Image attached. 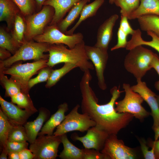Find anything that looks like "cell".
<instances>
[{
	"mask_svg": "<svg viewBox=\"0 0 159 159\" xmlns=\"http://www.w3.org/2000/svg\"><path fill=\"white\" fill-rule=\"evenodd\" d=\"M48 59H42L31 63L13 64L8 68H0V70L5 74L10 75V78L20 86L21 92L29 95L30 90L28 87L29 80L41 69L48 66Z\"/></svg>",
	"mask_w": 159,
	"mask_h": 159,
	"instance_id": "cell-5",
	"label": "cell"
},
{
	"mask_svg": "<svg viewBox=\"0 0 159 159\" xmlns=\"http://www.w3.org/2000/svg\"><path fill=\"white\" fill-rule=\"evenodd\" d=\"M129 51L125 59L124 67L137 80H141L152 68L151 63L155 53L142 45L137 46Z\"/></svg>",
	"mask_w": 159,
	"mask_h": 159,
	"instance_id": "cell-3",
	"label": "cell"
},
{
	"mask_svg": "<svg viewBox=\"0 0 159 159\" xmlns=\"http://www.w3.org/2000/svg\"><path fill=\"white\" fill-rule=\"evenodd\" d=\"M0 108L8 119L13 124L24 125L32 114L25 110H22L12 102H9L0 96Z\"/></svg>",
	"mask_w": 159,
	"mask_h": 159,
	"instance_id": "cell-15",
	"label": "cell"
},
{
	"mask_svg": "<svg viewBox=\"0 0 159 159\" xmlns=\"http://www.w3.org/2000/svg\"><path fill=\"white\" fill-rule=\"evenodd\" d=\"M152 68H153L159 76V57L155 54L151 63Z\"/></svg>",
	"mask_w": 159,
	"mask_h": 159,
	"instance_id": "cell-45",
	"label": "cell"
},
{
	"mask_svg": "<svg viewBox=\"0 0 159 159\" xmlns=\"http://www.w3.org/2000/svg\"><path fill=\"white\" fill-rule=\"evenodd\" d=\"M101 152L110 159H133L137 157L134 150L125 145L115 134L109 135Z\"/></svg>",
	"mask_w": 159,
	"mask_h": 159,
	"instance_id": "cell-11",
	"label": "cell"
},
{
	"mask_svg": "<svg viewBox=\"0 0 159 159\" xmlns=\"http://www.w3.org/2000/svg\"><path fill=\"white\" fill-rule=\"evenodd\" d=\"M38 111L39 115L35 120L32 121L27 122L24 125L26 131L28 141L30 144L35 141L44 123L50 117V112L47 108L42 107Z\"/></svg>",
	"mask_w": 159,
	"mask_h": 159,
	"instance_id": "cell-17",
	"label": "cell"
},
{
	"mask_svg": "<svg viewBox=\"0 0 159 159\" xmlns=\"http://www.w3.org/2000/svg\"><path fill=\"white\" fill-rule=\"evenodd\" d=\"M80 105H77L67 115L62 122L57 127L54 135L61 136L73 131L84 132L96 123L85 113L78 112Z\"/></svg>",
	"mask_w": 159,
	"mask_h": 159,
	"instance_id": "cell-8",
	"label": "cell"
},
{
	"mask_svg": "<svg viewBox=\"0 0 159 159\" xmlns=\"http://www.w3.org/2000/svg\"><path fill=\"white\" fill-rule=\"evenodd\" d=\"M127 35L120 28L117 32V41L116 44L112 47L111 50L112 51L119 48H126L127 43Z\"/></svg>",
	"mask_w": 159,
	"mask_h": 159,
	"instance_id": "cell-39",
	"label": "cell"
},
{
	"mask_svg": "<svg viewBox=\"0 0 159 159\" xmlns=\"http://www.w3.org/2000/svg\"><path fill=\"white\" fill-rule=\"evenodd\" d=\"M14 124L8 119L0 108V150L5 149L9 132Z\"/></svg>",
	"mask_w": 159,
	"mask_h": 159,
	"instance_id": "cell-28",
	"label": "cell"
},
{
	"mask_svg": "<svg viewBox=\"0 0 159 159\" xmlns=\"http://www.w3.org/2000/svg\"><path fill=\"white\" fill-rule=\"evenodd\" d=\"M118 18L117 14H113L100 25L98 29L95 46L107 51L112 36L113 28Z\"/></svg>",
	"mask_w": 159,
	"mask_h": 159,
	"instance_id": "cell-16",
	"label": "cell"
},
{
	"mask_svg": "<svg viewBox=\"0 0 159 159\" xmlns=\"http://www.w3.org/2000/svg\"><path fill=\"white\" fill-rule=\"evenodd\" d=\"M11 53L7 50L0 47V61L6 60L11 56Z\"/></svg>",
	"mask_w": 159,
	"mask_h": 159,
	"instance_id": "cell-44",
	"label": "cell"
},
{
	"mask_svg": "<svg viewBox=\"0 0 159 159\" xmlns=\"http://www.w3.org/2000/svg\"><path fill=\"white\" fill-rule=\"evenodd\" d=\"M1 71L0 70V81L1 84L5 90V97H10L21 92L20 86L14 81L8 79Z\"/></svg>",
	"mask_w": 159,
	"mask_h": 159,
	"instance_id": "cell-32",
	"label": "cell"
},
{
	"mask_svg": "<svg viewBox=\"0 0 159 159\" xmlns=\"http://www.w3.org/2000/svg\"><path fill=\"white\" fill-rule=\"evenodd\" d=\"M156 98L158 105L159 107V95H156Z\"/></svg>",
	"mask_w": 159,
	"mask_h": 159,
	"instance_id": "cell-51",
	"label": "cell"
},
{
	"mask_svg": "<svg viewBox=\"0 0 159 159\" xmlns=\"http://www.w3.org/2000/svg\"><path fill=\"white\" fill-rule=\"evenodd\" d=\"M127 17L125 16L121 15L119 28L127 36L132 35L134 33L135 30L132 29L128 20Z\"/></svg>",
	"mask_w": 159,
	"mask_h": 159,
	"instance_id": "cell-41",
	"label": "cell"
},
{
	"mask_svg": "<svg viewBox=\"0 0 159 159\" xmlns=\"http://www.w3.org/2000/svg\"><path fill=\"white\" fill-rule=\"evenodd\" d=\"M76 67H77L74 64L65 63L61 68L53 69L50 77L47 82L45 87L50 88L54 86L66 74Z\"/></svg>",
	"mask_w": 159,
	"mask_h": 159,
	"instance_id": "cell-31",
	"label": "cell"
},
{
	"mask_svg": "<svg viewBox=\"0 0 159 159\" xmlns=\"http://www.w3.org/2000/svg\"><path fill=\"white\" fill-rule=\"evenodd\" d=\"M140 0H114V3L121 8V15L127 17L139 7Z\"/></svg>",
	"mask_w": 159,
	"mask_h": 159,
	"instance_id": "cell-33",
	"label": "cell"
},
{
	"mask_svg": "<svg viewBox=\"0 0 159 159\" xmlns=\"http://www.w3.org/2000/svg\"><path fill=\"white\" fill-rule=\"evenodd\" d=\"M139 142L140 145L141 149L145 159H156L153 149L151 148L149 150V147L144 139H140Z\"/></svg>",
	"mask_w": 159,
	"mask_h": 159,
	"instance_id": "cell-40",
	"label": "cell"
},
{
	"mask_svg": "<svg viewBox=\"0 0 159 159\" xmlns=\"http://www.w3.org/2000/svg\"><path fill=\"white\" fill-rule=\"evenodd\" d=\"M11 102L21 108L32 113V115L38 111L34 106L29 95L21 92L11 97Z\"/></svg>",
	"mask_w": 159,
	"mask_h": 159,
	"instance_id": "cell-29",
	"label": "cell"
},
{
	"mask_svg": "<svg viewBox=\"0 0 159 159\" xmlns=\"http://www.w3.org/2000/svg\"><path fill=\"white\" fill-rule=\"evenodd\" d=\"M90 1L81 0L75 4L69 11L67 16L56 24L59 29L65 33L68 27L80 16L83 7Z\"/></svg>",
	"mask_w": 159,
	"mask_h": 159,
	"instance_id": "cell-22",
	"label": "cell"
},
{
	"mask_svg": "<svg viewBox=\"0 0 159 159\" xmlns=\"http://www.w3.org/2000/svg\"><path fill=\"white\" fill-rule=\"evenodd\" d=\"M85 45L83 40L72 49L67 48L63 44H50L47 65L52 67L59 63H70L75 64L84 72L94 69V66L86 54Z\"/></svg>",
	"mask_w": 159,
	"mask_h": 159,
	"instance_id": "cell-2",
	"label": "cell"
},
{
	"mask_svg": "<svg viewBox=\"0 0 159 159\" xmlns=\"http://www.w3.org/2000/svg\"><path fill=\"white\" fill-rule=\"evenodd\" d=\"M137 19L141 30L152 31L159 38V16L146 14L139 17Z\"/></svg>",
	"mask_w": 159,
	"mask_h": 159,
	"instance_id": "cell-27",
	"label": "cell"
},
{
	"mask_svg": "<svg viewBox=\"0 0 159 159\" xmlns=\"http://www.w3.org/2000/svg\"><path fill=\"white\" fill-rule=\"evenodd\" d=\"M92 79L90 70H87L84 72L80 83L82 112L87 114L95 122L96 125L109 135H117L121 129L129 124L134 117L129 113L116 111L114 105L122 92L117 86L110 90L112 96L108 103L99 104L98 99L90 85Z\"/></svg>",
	"mask_w": 159,
	"mask_h": 159,
	"instance_id": "cell-1",
	"label": "cell"
},
{
	"mask_svg": "<svg viewBox=\"0 0 159 159\" xmlns=\"http://www.w3.org/2000/svg\"><path fill=\"white\" fill-rule=\"evenodd\" d=\"M137 84L131 86L132 90L138 93L149 106L150 114L153 119L152 129L154 130L159 127V107L157 103L156 95L147 86L145 82L141 80H137Z\"/></svg>",
	"mask_w": 159,
	"mask_h": 159,
	"instance_id": "cell-14",
	"label": "cell"
},
{
	"mask_svg": "<svg viewBox=\"0 0 159 159\" xmlns=\"http://www.w3.org/2000/svg\"><path fill=\"white\" fill-rule=\"evenodd\" d=\"M20 47L9 33L3 27L0 28V47L5 49L14 55Z\"/></svg>",
	"mask_w": 159,
	"mask_h": 159,
	"instance_id": "cell-30",
	"label": "cell"
},
{
	"mask_svg": "<svg viewBox=\"0 0 159 159\" xmlns=\"http://www.w3.org/2000/svg\"><path fill=\"white\" fill-rule=\"evenodd\" d=\"M147 33L148 35L151 37V41L144 40L142 37V33L140 30L139 29L135 30L131 39L127 42L125 48L126 49L129 50L140 45H146L154 49L159 53V38L152 31H148Z\"/></svg>",
	"mask_w": 159,
	"mask_h": 159,
	"instance_id": "cell-21",
	"label": "cell"
},
{
	"mask_svg": "<svg viewBox=\"0 0 159 159\" xmlns=\"http://www.w3.org/2000/svg\"><path fill=\"white\" fill-rule=\"evenodd\" d=\"M81 0H46L44 5H48L54 9L55 13L50 25L56 24L63 18L67 12Z\"/></svg>",
	"mask_w": 159,
	"mask_h": 159,
	"instance_id": "cell-19",
	"label": "cell"
},
{
	"mask_svg": "<svg viewBox=\"0 0 159 159\" xmlns=\"http://www.w3.org/2000/svg\"><path fill=\"white\" fill-rule=\"evenodd\" d=\"M8 141L19 142L28 141L26 131L24 125H14L9 132Z\"/></svg>",
	"mask_w": 159,
	"mask_h": 159,
	"instance_id": "cell-35",
	"label": "cell"
},
{
	"mask_svg": "<svg viewBox=\"0 0 159 159\" xmlns=\"http://www.w3.org/2000/svg\"><path fill=\"white\" fill-rule=\"evenodd\" d=\"M8 153L6 149H3L1 151V153L0 155V159H7Z\"/></svg>",
	"mask_w": 159,
	"mask_h": 159,
	"instance_id": "cell-48",
	"label": "cell"
},
{
	"mask_svg": "<svg viewBox=\"0 0 159 159\" xmlns=\"http://www.w3.org/2000/svg\"><path fill=\"white\" fill-rule=\"evenodd\" d=\"M21 12L18 6L12 0H0V21H5L8 30L13 26L16 16Z\"/></svg>",
	"mask_w": 159,
	"mask_h": 159,
	"instance_id": "cell-20",
	"label": "cell"
},
{
	"mask_svg": "<svg viewBox=\"0 0 159 159\" xmlns=\"http://www.w3.org/2000/svg\"><path fill=\"white\" fill-rule=\"evenodd\" d=\"M153 131L155 132V140H157L159 138V127L156 128Z\"/></svg>",
	"mask_w": 159,
	"mask_h": 159,
	"instance_id": "cell-49",
	"label": "cell"
},
{
	"mask_svg": "<svg viewBox=\"0 0 159 159\" xmlns=\"http://www.w3.org/2000/svg\"><path fill=\"white\" fill-rule=\"evenodd\" d=\"M26 29L25 17L20 12L16 16L13 28L10 31L13 38L20 47L25 41Z\"/></svg>",
	"mask_w": 159,
	"mask_h": 159,
	"instance_id": "cell-26",
	"label": "cell"
},
{
	"mask_svg": "<svg viewBox=\"0 0 159 159\" xmlns=\"http://www.w3.org/2000/svg\"><path fill=\"white\" fill-rule=\"evenodd\" d=\"M28 145L29 143L27 141L19 142L8 141L6 149L8 154L12 152H19L28 148Z\"/></svg>",
	"mask_w": 159,
	"mask_h": 159,
	"instance_id": "cell-38",
	"label": "cell"
},
{
	"mask_svg": "<svg viewBox=\"0 0 159 159\" xmlns=\"http://www.w3.org/2000/svg\"><path fill=\"white\" fill-rule=\"evenodd\" d=\"M61 143V136H39L30 144L29 149L34 155L33 159H55L58 156V147Z\"/></svg>",
	"mask_w": 159,
	"mask_h": 159,
	"instance_id": "cell-9",
	"label": "cell"
},
{
	"mask_svg": "<svg viewBox=\"0 0 159 159\" xmlns=\"http://www.w3.org/2000/svg\"><path fill=\"white\" fill-rule=\"evenodd\" d=\"M86 54L90 60L95 69L98 80V85L102 90L107 88L104 75L108 58L107 51L103 50L95 46L85 45Z\"/></svg>",
	"mask_w": 159,
	"mask_h": 159,
	"instance_id": "cell-12",
	"label": "cell"
},
{
	"mask_svg": "<svg viewBox=\"0 0 159 159\" xmlns=\"http://www.w3.org/2000/svg\"><path fill=\"white\" fill-rule=\"evenodd\" d=\"M152 14L159 16V0H140L138 8L128 17L132 20L146 14Z\"/></svg>",
	"mask_w": 159,
	"mask_h": 159,
	"instance_id": "cell-23",
	"label": "cell"
},
{
	"mask_svg": "<svg viewBox=\"0 0 159 159\" xmlns=\"http://www.w3.org/2000/svg\"><path fill=\"white\" fill-rule=\"evenodd\" d=\"M54 13L52 7L44 5L40 11L25 17L26 24L25 41L33 40L35 37L43 34L52 22Z\"/></svg>",
	"mask_w": 159,
	"mask_h": 159,
	"instance_id": "cell-6",
	"label": "cell"
},
{
	"mask_svg": "<svg viewBox=\"0 0 159 159\" xmlns=\"http://www.w3.org/2000/svg\"><path fill=\"white\" fill-rule=\"evenodd\" d=\"M37 5V11H40L42 8L43 4L46 0H35Z\"/></svg>",
	"mask_w": 159,
	"mask_h": 159,
	"instance_id": "cell-47",
	"label": "cell"
},
{
	"mask_svg": "<svg viewBox=\"0 0 159 159\" xmlns=\"http://www.w3.org/2000/svg\"><path fill=\"white\" fill-rule=\"evenodd\" d=\"M105 0H95L88 4H86L81 12L79 19L75 25L65 33L68 35L74 34V32L81 23L87 18L95 16L99 8L103 4Z\"/></svg>",
	"mask_w": 159,
	"mask_h": 159,
	"instance_id": "cell-24",
	"label": "cell"
},
{
	"mask_svg": "<svg viewBox=\"0 0 159 159\" xmlns=\"http://www.w3.org/2000/svg\"><path fill=\"white\" fill-rule=\"evenodd\" d=\"M52 67L47 66L41 69L36 77L31 79L29 80L28 83L29 89L30 90L38 83L47 82L53 70Z\"/></svg>",
	"mask_w": 159,
	"mask_h": 159,
	"instance_id": "cell-36",
	"label": "cell"
},
{
	"mask_svg": "<svg viewBox=\"0 0 159 159\" xmlns=\"http://www.w3.org/2000/svg\"><path fill=\"white\" fill-rule=\"evenodd\" d=\"M154 86L156 89L159 91V80L155 82Z\"/></svg>",
	"mask_w": 159,
	"mask_h": 159,
	"instance_id": "cell-50",
	"label": "cell"
},
{
	"mask_svg": "<svg viewBox=\"0 0 159 159\" xmlns=\"http://www.w3.org/2000/svg\"><path fill=\"white\" fill-rule=\"evenodd\" d=\"M114 0H109V3L110 4H114Z\"/></svg>",
	"mask_w": 159,
	"mask_h": 159,
	"instance_id": "cell-52",
	"label": "cell"
},
{
	"mask_svg": "<svg viewBox=\"0 0 159 159\" xmlns=\"http://www.w3.org/2000/svg\"><path fill=\"white\" fill-rule=\"evenodd\" d=\"M18 6L24 17L33 14L37 11L35 0H12Z\"/></svg>",
	"mask_w": 159,
	"mask_h": 159,
	"instance_id": "cell-34",
	"label": "cell"
},
{
	"mask_svg": "<svg viewBox=\"0 0 159 159\" xmlns=\"http://www.w3.org/2000/svg\"><path fill=\"white\" fill-rule=\"evenodd\" d=\"M147 144L149 147L153 149L156 159H159V140L153 141L150 139Z\"/></svg>",
	"mask_w": 159,
	"mask_h": 159,
	"instance_id": "cell-42",
	"label": "cell"
},
{
	"mask_svg": "<svg viewBox=\"0 0 159 159\" xmlns=\"http://www.w3.org/2000/svg\"><path fill=\"white\" fill-rule=\"evenodd\" d=\"M50 44L38 42L33 39L25 41L15 54L8 59L0 61V68H8L19 61L33 60L34 61L42 59H48V52Z\"/></svg>",
	"mask_w": 159,
	"mask_h": 159,
	"instance_id": "cell-4",
	"label": "cell"
},
{
	"mask_svg": "<svg viewBox=\"0 0 159 159\" xmlns=\"http://www.w3.org/2000/svg\"><path fill=\"white\" fill-rule=\"evenodd\" d=\"M9 159H20L19 152H12L8 154Z\"/></svg>",
	"mask_w": 159,
	"mask_h": 159,
	"instance_id": "cell-46",
	"label": "cell"
},
{
	"mask_svg": "<svg viewBox=\"0 0 159 159\" xmlns=\"http://www.w3.org/2000/svg\"><path fill=\"white\" fill-rule=\"evenodd\" d=\"M69 110L67 103L64 102L59 105L57 111L51 115L42 127L38 136L44 135H52L56 127L63 121L66 115L65 113Z\"/></svg>",
	"mask_w": 159,
	"mask_h": 159,
	"instance_id": "cell-18",
	"label": "cell"
},
{
	"mask_svg": "<svg viewBox=\"0 0 159 159\" xmlns=\"http://www.w3.org/2000/svg\"><path fill=\"white\" fill-rule=\"evenodd\" d=\"M83 159H110L105 154L94 149H82Z\"/></svg>",
	"mask_w": 159,
	"mask_h": 159,
	"instance_id": "cell-37",
	"label": "cell"
},
{
	"mask_svg": "<svg viewBox=\"0 0 159 159\" xmlns=\"http://www.w3.org/2000/svg\"><path fill=\"white\" fill-rule=\"evenodd\" d=\"M109 135L105 131L95 125L89 129L84 136H79L74 133L72 135L71 138L81 142L85 148L94 149L100 151L103 148Z\"/></svg>",
	"mask_w": 159,
	"mask_h": 159,
	"instance_id": "cell-13",
	"label": "cell"
},
{
	"mask_svg": "<svg viewBox=\"0 0 159 159\" xmlns=\"http://www.w3.org/2000/svg\"><path fill=\"white\" fill-rule=\"evenodd\" d=\"M122 87L125 92V96L122 100L116 102V111L119 113H129L135 118L143 120L150 114L142 105L144 101L143 98L132 90L129 84L124 83Z\"/></svg>",
	"mask_w": 159,
	"mask_h": 159,
	"instance_id": "cell-7",
	"label": "cell"
},
{
	"mask_svg": "<svg viewBox=\"0 0 159 159\" xmlns=\"http://www.w3.org/2000/svg\"><path fill=\"white\" fill-rule=\"evenodd\" d=\"M83 39V35L81 33L67 35L61 31L56 24H53L49 25L43 34L35 37L33 40L50 44H63L69 48L72 49L82 41Z\"/></svg>",
	"mask_w": 159,
	"mask_h": 159,
	"instance_id": "cell-10",
	"label": "cell"
},
{
	"mask_svg": "<svg viewBox=\"0 0 159 159\" xmlns=\"http://www.w3.org/2000/svg\"><path fill=\"white\" fill-rule=\"evenodd\" d=\"M64 149L59 155L62 159H83L82 149L73 145L69 140L66 133L61 135Z\"/></svg>",
	"mask_w": 159,
	"mask_h": 159,
	"instance_id": "cell-25",
	"label": "cell"
},
{
	"mask_svg": "<svg viewBox=\"0 0 159 159\" xmlns=\"http://www.w3.org/2000/svg\"><path fill=\"white\" fill-rule=\"evenodd\" d=\"M20 159H33L34 155L29 150L26 149L19 152Z\"/></svg>",
	"mask_w": 159,
	"mask_h": 159,
	"instance_id": "cell-43",
	"label": "cell"
}]
</instances>
